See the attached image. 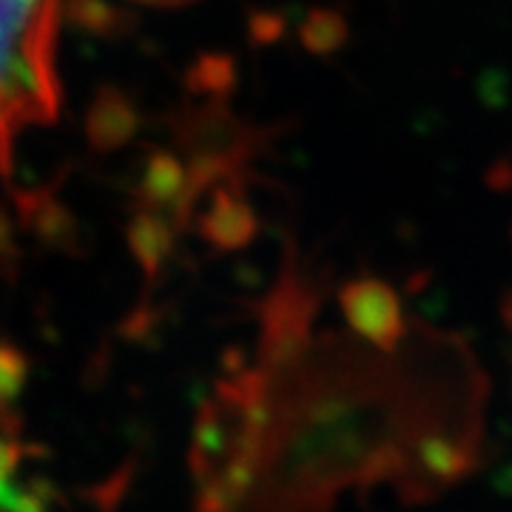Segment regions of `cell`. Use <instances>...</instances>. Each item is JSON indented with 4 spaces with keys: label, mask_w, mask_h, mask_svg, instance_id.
Here are the masks:
<instances>
[{
    "label": "cell",
    "mask_w": 512,
    "mask_h": 512,
    "mask_svg": "<svg viewBox=\"0 0 512 512\" xmlns=\"http://www.w3.org/2000/svg\"><path fill=\"white\" fill-rule=\"evenodd\" d=\"M60 0H0V174H9L20 134L49 126L60 109Z\"/></svg>",
    "instance_id": "7a4b0ae2"
},
{
    "label": "cell",
    "mask_w": 512,
    "mask_h": 512,
    "mask_svg": "<svg viewBox=\"0 0 512 512\" xmlns=\"http://www.w3.org/2000/svg\"><path fill=\"white\" fill-rule=\"evenodd\" d=\"M131 248H134L137 259L143 262L146 274H157L160 262H163L165 254H168V248H171V234H168V228L160 225V222H137V225L131 228Z\"/></svg>",
    "instance_id": "ba28073f"
},
{
    "label": "cell",
    "mask_w": 512,
    "mask_h": 512,
    "mask_svg": "<svg viewBox=\"0 0 512 512\" xmlns=\"http://www.w3.org/2000/svg\"><path fill=\"white\" fill-rule=\"evenodd\" d=\"M251 231H254V217L234 200L222 202L220 211L205 225L208 239H214L222 248H237L251 237Z\"/></svg>",
    "instance_id": "52a82bcc"
},
{
    "label": "cell",
    "mask_w": 512,
    "mask_h": 512,
    "mask_svg": "<svg viewBox=\"0 0 512 512\" xmlns=\"http://www.w3.org/2000/svg\"><path fill=\"white\" fill-rule=\"evenodd\" d=\"M137 3H151V6H177V3H188V0H137Z\"/></svg>",
    "instance_id": "9c48e42d"
},
{
    "label": "cell",
    "mask_w": 512,
    "mask_h": 512,
    "mask_svg": "<svg viewBox=\"0 0 512 512\" xmlns=\"http://www.w3.org/2000/svg\"><path fill=\"white\" fill-rule=\"evenodd\" d=\"M339 305L350 330L370 348L390 353L399 348L407 336L410 322L404 319L402 299L382 279L362 276V279L348 282L339 291Z\"/></svg>",
    "instance_id": "5b68a950"
},
{
    "label": "cell",
    "mask_w": 512,
    "mask_h": 512,
    "mask_svg": "<svg viewBox=\"0 0 512 512\" xmlns=\"http://www.w3.org/2000/svg\"><path fill=\"white\" fill-rule=\"evenodd\" d=\"M504 316H507V325H510L512 330V296H510V302H507V308H504Z\"/></svg>",
    "instance_id": "30bf717a"
},
{
    "label": "cell",
    "mask_w": 512,
    "mask_h": 512,
    "mask_svg": "<svg viewBox=\"0 0 512 512\" xmlns=\"http://www.w3.org/2000/svg\"><path fill=\"white\" fill-rule=\"evenodd\" d=\"M29 373H32L29 356L18 345L0 339V410L15 407L23 387L29 382Z\"/></svg>",
    "instance_id": "8992f818"
},
{
    "label": "cell",
    "mask_w": 512,
    "mask_h": 512,
    "mask_svg": "<svg viewBox=\"0 0 512 512\" xmlns=\"http://www.w3.org/2000/svg\"><path fill=\"white\" fill-rule=\"evenodd\" d=\"M484 461V421L444 424L421 433L390 478L407 504H427L470 478Z\"/></svg>",
    "instance_id": "3957f363"
},
{
    "label": "cell",
    "mask_w": 512,
    "mask_h": 512,
    "mask_svg": "<svg viewBox=\"0 0 512 512\" xmlns=\"http://www.w3.org/2000/svg\"><path fill=\"white\" fill-rule=\"evenodd\" d=\"M313 353L291 365L296 402L256 447L251 484L265 481L279 512H328L342 490L396 476L421 433L484 421L490 382L458 333L410 322L390 353L342 336Z\"/></svg>",
    "instance_id": "6da1fadb"
},
{
    "label": "cell",
    "mask_w": 512,
    "mask_h": 512,
    "mask_svg": "<svg viewBox=\"0 0 512 512\" xmlns=\"http://www.w3.org/2000/svg\"><path fill=\"white\" fill-rule=\"evenodd\" d=\"M319 308L313 285L288 259L282 279L262 305V339H259V373L276 376L291 367L311 348V322Z\"/></svg>",
    "instance_id": "277c9868"
}]
</instances>
